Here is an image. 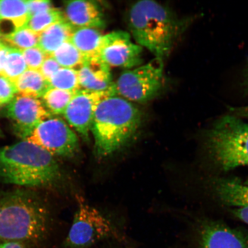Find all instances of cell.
Returning a JSON list of instances; mask_svg holds the SVG:
<instances>
[{
	"mask_svg": "<svg viewBox=\"0 0 248 248\" xmlns=\"http://www.w3.org/2000/svg\"><path fill=\"white\" fill-rule=\"evenodd\" d=\"M63 179L55 157L26 140L0 148V180L27 187H57Z\"/></svg>",
	"mask_w": 248,
	"mask_h": 248,
	"instance_id": "obj_1",
	"label": "cell"
},
{
	"mask_svg": "<svg viewBox=\"0 0 248 248\" xmlns=\"http://www.w3.org/2000/svg\"><path fill=\"white\" fill-rule=\"evenodd\" d=\"M50 220L48 206L32 191L0 193V240L39 243L48 234Z\"/></svg>",
	"mask_w": 248,
	"mask_h": 248,
	"instance_id": "obj_2",
	"label": "cell"
},
{
	"mask_svg": "<svg viewBox=\"0 0 248 248\" xmlns=\"http://www.w3.org/2000/svg\"><path fill=\"white\" fill-rule=\"evenodd\" d=\"M141 121L140 110L131 102L118 95L105 99L96 110L91 129L95 156L102 159L125 147Z\"/></svg>",
	"mask_w": 248,
	"mask_h": 248,
	"instance_id": "obj_3",
	"label": "cell"
},
{
	"mask_svg": "<svg viewBox=\"0 0 248 248\" xmlns=\"http://www.w3.org/2000/svg\"><path fill=\"white\" fill-rule=\"evenodd\" d=\"M129 29L138 45L148 49L155 58L164 60L170 54L184 23L169 8L154 0H141L128 14Z\"/></svg>",
	"mask_w": 248,
	"mask_h": 248,
	"instance_id": "obj_4",
	"label": "cell"
},
{
	"mask_svg": "<svg viewBox=\"0 0 248 248\" xmlns=\"http://www.w3.org/2000/svg\"><path fill=\"white\" fill-rule=\"evenodd\" d=\"M204 142L210 159L223 171L248 166V123L239 117L216 121L204 133Z\"/></svg>",
	"mask_w": 248,
	"mask_h": 248,
	"instance_id": "obj_5",
	"label": "cell"
},
{
	"mask_svg": "<svg viewBox=\"0 0 248 248\" xmlns=\"http://www.w3.org/2000/svg\"><path fill=\"white\" fill-rule=\"evenodd\" d=\"M77 199V210L64 241L66 248H93L106 240L123 239L119 229L110 219L82 198Z\"/></svg>",
	"mask_w": 248,
	"mask_h": 248,
	"instance_id": "obj_6",
	"label": "cell"
},
{
	"mask_svg": "<svg viewBox=\"0 0 248 248\" xmlns=\"http://www.w3.org/2000/svg\"><path fill=\"white\" fill-rule=\"evenodd\" d=\"M164 60L155 58L148 63L123 71L114 82L116 94L130 102L145 103L162 88Z\"/></svg>",
	"mask_w": 248,
	"mask_h": 248,
	"instance_id": "obj_7",
	"label": "cell"
},
{
	"mask_svg": "<svg viewBox=\"0 0 248 248\" xmlns=\"http://www.w3.org/2000/svg\"><path fill=\"white\" fill-rule=\"evenodd\" d=\"M24 140L38 145L54 157L72 159L80 152L76 133L66 122L54 116L39 124Z\"/></svg>",
	"mask_w": 248,
	"mask_h": 248,
	"instance_id": "obj_8",
	"label": "cell"
},
{
	"mask_svg": "<svg viewBox=\"0 0 248 248\" xmlns=\"http://www.w3.org/2000/svg\"><path fill=\"white\" fill-rule=\"evenodd\" d=\"M117 95L115 86L105 91H77L63 115L69 124L86 141L89 140L93 119L99 104L107 98Z\"/></svg>",
	"mask_w": 248,
	"mask_h": 248,
	"instance_id": "obj_9",
	"label": "cell"
},
{
	"mask_svg": "<svg viewBox=\"0 0 248 248\" xmlns=\"http://www.w3.org/2000/svg\"><path fill=\"white\" fill-rule=\"evenodd\" d=\"M142 52V46L133 43L125 31H113L102 38L100 57L110 67L132 69L140 66Z\"/></svg>",
	"mask_w": 248,
	"mask_h": 248,
	"instance_id": "obj_10",
	"label": "cell"
},
{
	"mask_svg": "<svg viewBox=\"0 0 248 248\" xmlns=\"http://www.w3.org/2000/svg\"><path fill=\"white\" fill-rule=\"evenodd\" d=\"M6 115L13 125L15 134L24 140L43 121L53 116L39 99L16 95L7 105Z\"/></svg>",
	"mask_w": 248,
	"mask_h": 248,
	"instance_id": "obj_11",
	"label": "cell"
},
{
	"mask_svg": "<svg viewBox=\"0 0 248 248\" xmlns=\"http://www.w3.org/2000/svg\"><path fill=\"white\" fill-rule=\"evenodd\" d=\"M201 248H248V236L222 223L208 221L200 231Z\"/></svg>",
	"mask_w": 248,
	"mask_h": 248,
	"instance_id": "obj_12",
	"label": "cell"
},
{
	"mask_svg": "<svg viewBox=\"0 0 248 248\" xmlns=\"http://www.w3.org/2000/svg\"><path fill=\"white\" fill-rule=\"evenodd\" d=\"M65 20L74 29L91 28L103 29L106 26L101 5L92 0H73L65 2Z\"/></svg>",
	"mask_w": 248,
	"mask_h": 248,
	"instance_id": "obj_13",
	"label": "cell"
},
{
	"mask_svg": "<svg viewBox=\"0 0 248 248\" xmlns=\"http://www.w3.org/2000/svg\"><path fill=\"white\" fill-rule=\"evenodd\" d=\"M78 71L81 89L100 92L114 86L110 67L100 57L86 58Z\"/></svg>",
	"mask_w": 248,
	"mask_h": 248,
	"instance_id": "obj_14",
	"label": "cell"
},
{
	"mask_svg": "<svg viewBox=\"0 0 248 248\" xmlns=\"http://www.w3.org/2000/svg\"><path fill=\"white\" fill-rule=\"evenodd\" d=\"M30 17L27 1L0 0V39L26 27Z\"/></svg>",
	"mask_w": 248,
	"mask_h": 248,
	"instance_id": "obj_15",
	"label": "cell"
},
{
	"mask_svg": "<svg viewBox=\"0 0 248 248\" xmlns=\"http://www.w3.org/2000/svg\"><path fill=\"white\" fill-rule=\"evenodd\" d=\"M214 184L217 197L222 203L231 206H248V186L239 179L221 178Z\"/></svg>",
	"mask_w": 248,
	"mask_h": 248,
	"instance_id": "obj_16",
	"label": "cell"
},
{
	"mask_svg": "<svg viewBox=\"0 0 248 248\" xmlns=\"http://www.w3.org/2000/svg\"><path fill=\"white\" fill-rule=\"evenodd\" d=\"M74 30L65 19L58 21L40 34L38 46L46 55H51L63 43L69 41Z\"/></svg>",
	"mask_w": 248,
	"mask_h": 248,
	"instance_id": "obj_17",
	"label": "cell"
},
{
	"mask_svg": "<svg viewBox=\"0 0 248 248\" xmlns=\"http://www.w3.org/2000/svg\"><path fill=\"white\" fill-rule=\"evenodd\" d=\"M103 36L100 30L80 28L74 30L69 41L85 58L100 57Z\"/></svg>",
	"mask_w": 248,
	"mask_h": 248,
	"instance_id": "obj_18",
	"label": "cell"
},
{
	"mask_svg": "<svg viewBox=\"0 0 248 248\" xmlns=\"http://www.w3.org/2000/svg\"><path fill=\"white\" fill-rule=\"evenodd\" d=\"M17 95L39 99L49 88V83L39 70L28 69L14 82Z\"/></svg>",
	"mask_w": 248,
	"mask_h": 248,
	"instance_id": "obj_19",
	"label": "cell"
},
{
	"mask_svg": "<svg viewBox=\"0 0 248 248\" xmlns=\"http://www.w3.org/2000/svg\"><path fill=\"white\" fill-rule=\"evenodd\" d=\"M76 93L49 88L41 98L42 102L52 116L63 115Z\"/></svg>",
	"mask_w": 248,
	"mask_h": 248,
	"instance_id": "obj_20",
	"label": "cell"
},
{
	"mask_svg": "<svg viewBox=\"0 0 248 248\" xmlns=\"http://www.w3.org/2000/svg\"><path fill=\"white\" fill-rule=\"evenodd\" d=\"M51 55L61 67L78 70L86 58L70 41L63 43Z\"/></svg>",
	"mask_w": 248,
	"mask_h": 248,
	"instance_id": "obj_21",
	"label": "cell"
},
{
	"mask_svg": "<svg viewBox=\"0 0 248 248\" xmlns=\"http://www.w3.org/2000/svg\"><path fill=\"white\" fill-rule=\"evenodd\" d=\"M49 88L77 92L80 88L78 71L61 67L48 80Z\"/></svg>",
	"mask_w": 248,
	"mask_h": 248,
	"instance_id": "obj_22",
	"label": "cell"
},
{
	"mask_svg": "<svg viewBox=\"0 0 248 248\" xmlns=\"http://www.w3.org/2000/svg\"><path fill=\"white\" fill-rule=\"evenodd\" d=\"M64 19L63 12L54 8L30 17L26 27L40 35L52 25Z\"/></svg>",
	"mask_w": 248,
	"mask_h": 248,
	"instance_id": "obj_23",
	"label": "cell"
},
{
	"mask_svg": "<svg viewBox=\"0 0 248 248\" xmlns=\"http://www.w3.org/2000/svg\"><path fill=\"white\" fill-rule=\"evenodd\" d=\"M39 35V34L26 27L2 41L7 43L9 45L8 46L10 45L11 47L23 51L38 46Z\"/></svg>",
	"mask_w": 248,
	"mask_h": 248,
	"instance_id": "obj_24",
	"label": "cell"
},
{
	"mask_svg": "<svg viewBox=\"0 0 248 248\" xmlns=\"http://www.w3.org/2000/svg\"><path fill=\"white\" fill-rule=\"evenodd\" d=\"M28 69L21 51L11 47L6 63L4 77L14 83L18 78Z\"/></svg>",
	"mask_w": 248,
	"mask_h": 248,
	"instance_id": "obj_25",
	"label": "cell"
},
{
	"mask_svg": "<svg viewBox=\"0 0 248 248\" xmlns=\"http://www.w3.org/2000/svg\"><path fill=\"white\" fill-rule=\"evenodd\" d=\"M28 69L39 70L43 62L48 55H46L38 46L21 51Z\"/></svg>",
	"mask_w": 248,
	"mask_h": 248,
	"instance_id": "obj_26",
	"label": "cell"
},
{
	"mask_svg": "<svg viewBox=\"0 0 248 248\" xmlns=\"http://www.w3.org/2000/svg\"><path fill=\"white\" fill-rule=\"evenodd\" d=\"M17 94L14 83L5 77L0 76V106L8 105Z\"/></svg>",
	"mask_w": 248,
	"mask_h": 248,
	"instance_id": "obj_27",
	"label": "cell"
},
{
	"mask_svg": "<svg viewBox=\"0 0 248 248\" xmlns=\"http://www.w3.org/2000/svg\"><path fill=\"white\" fill-rule=\"evenodd\" d=\"M27 5L30 17L54 8L51 2L47 0H31L27 1Z\"/></svg>",
	"mask_w": 248,
	"mask_h": 248,
	"instance_id": "obj_28",
	"label": "cell"
},
{
	"mask_svg": "<svg viewBox=\"0 0 248 248\" xmlns=\"http://www.w3.org/2000/svg\"><path fill=\"white\" fill-rule=\"evenodd\" d=\"M61 67L58 62L51 55H48L39 69L45 78L47 80L51 79V78L54 75L55 73L61 69Z\"/></svg>",
	"mask_w": 248,
	"mask_h": 248,
	"instance_id": "obj_29",
	"label": "cell"
},
{
	"mask_svg": "<svg viewBox=\"0 0 248 248\" xmlns=\"http://www.w3.org/2000/svg\"><path fill=\"white\" fill-rule=\"evenodd\" d=\"M10 49L11 46L5 44L4 43L0 47V76H4L6 63Z\"/></svg>",
	"mask_w": 248,
	"mask_h": 248,
	"instance_id": "obj_30",
	"label": "cell"
},
{
	"mask_svg": "<svg viewBox=\"0 0 248 248\" xmlns=\"http://www.w3.org/2000/svg\"><path fill=\"white\" fill-rule=\"evenodd\" d=\"M234 216L248 224V206L238 207L232 210Z\"/></svg>",
	"mask_w": 248,
	"mask_h": 248,
	"instance_id": "obj_31",
	"label": "cell"
},
{
	"mask_svg": "<svg viewBox=\"0 0 248 248\" xmlns=\"http://www.w3.org/2000/svg\"><path fill=\"white\" fill-rule=\"evenodd\" d=\"M0 248H28L26 245L19 241H3Z\"/></svg>",
	"mask_w": 248,
	"mask_h": 248,
	"instance_id": "obj_32",
	"label": "cell"
},
{
	"mask_svg": "<svg viewBox=\"0 0 248 248\" xmlns=\"http://www.w3.org/2000/svg\"><path fill=\"white\" fill-rule=\"evenodd\" d=\"M231 111L237 117H242L248 119V106L231 108Z\"/></svg>",
	"mask_w": 248,
	"mask_h": 248,
	"instance_id": "obj_33",
	"label": "cell"
},
{
	"mask_svg": "<svg viewBox=\"0 0 248 248\" xmlns=\"http://www.w3.org/2000/svg\"><path fill=\"white\" fill-rule=\"evenodd\" d=\"M244 85L245 87H246V89L248 91V64L247 69L246 70V74H245V77H244Z\"/></svg>",
	"mask_w": 248,
	"mask_h": 248,
	"instance_id": "obj_34",
	"label": "cell"
},
{
	"mask_svg": "<svg viewBox=\"0 0 248 248\" xmlns=\"http://www.w3.org/2000/svg\"><path fill=\"white\" fill-rule=\"evenodd\" d=\"M3 43H4V42H1V39H0V47H1V46L3 45Z\"/></svg>",
	"mask_w": 248,
	"mask_h": 248,
	"instance_id": "obj_35",
	"label": "cell"
},
{
	"mask_svg": "<svg viewBox=\"0 0 248 248\" xmlns=\"http://www.w3.org/2000/svg\"><path fill=\"white\" fill-rule=\"evenodd\" d=\"M244 184L248 186V180L246 183H244Z\"/></svg>",
	"mask_w": 248,
	"mask_h": 248,
	"instance_id": "obj_36",
	"label": "cell"
},
{
	"mask_svg": "<svg viewBox=\"0 0 248 248\" xmlns=\"http://www.w3.org/2000/svg\"><path fill=\"white\" fill-rule=\"evenodd\" d=\"M0 135H1V132H0Z\"/></svg>",
	"mask_w": 248,
	"mask_h": 248,
	"instance_id": "obj_37",
	"label": "cell"
}]
</instances>
